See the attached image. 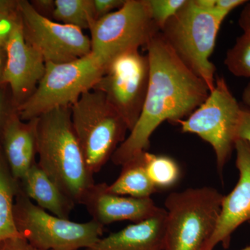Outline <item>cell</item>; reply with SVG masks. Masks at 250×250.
Instances as JSON below:
<instances>
[{"mask_svg": "<svg viewBox=\"0 0 250 250\" xmlns=\"http://www.w3.org/2000/svg\"><path fill=\"white\" fill-rule=\"evenodd\" d=\"M108 187L106 183L95 184L82 204L92 220L102 226L122 221L141 223L155 216L162 210L151 197L136 198L116 195L110 192Z\"/></svg>", "mask_w": 250, "mask_h": 250, "instance_id": "14", "label": "cell"}, {"mask_svg": "<svg viewBox=\"0 0 250 250\" xmlns=\"http://www.w3.org/2000/svg\"><path fill=\"white\" fill-rule=\"evenodd\" d=\"M108 189L116 195L136 198H149L159 191L147 173L145 152L122 166L119 177Z\"/></svg>", "mask_w": 250, "mask_h": 250, "instance_id": "18", "label": "cell"}, {"mask_svg": "<svg viewBox=\"0 0 250 250\" xmlns=\"http://www.w3.org/2000/svg\"><path fill=\"white\" fill-rule=\"evenodd\" d=\"M30 2L39 14L52 19L54 9V0H36Z\"/></svg>", "mask_w": 250, "mask_h": 250, "instance_id": "29", "label": "cell"}, {"mask_svg": "<svg viewBox=\"0 0 250 250\" xmlns=\"http://www.w3.org/2000/svg\"><path fill=\"white\" fill-rule=\"evenodd\" d=\"M166 210L155 216L100 238L85 250H164Z\"/></svg>", "mask_w": 250, "mask_h": 250, "instance_id": "16", "label": "cell"}, {"mask_svg": "<svg viewBox=\"0 0 250 250\" xmlns=\"http://www.w3.org/2000/svg\"><path fill=\"white\" fill-rule=\"evenodd\" d=\"M18 0H0V13L18 11Z\"/></svg>", "mask_w": 250, "mask_h": 250, "instance_id": "32", "label": "cell"}, {"mask_svg": "<svg viewBox=\"0 0 250 250\" xmlns=\"http://www.w3.org/2000/svg\"><path fill=\"white\" fill-rule=\"evenodd\" d=\"M0 250H42L31 245L22 237L10 238L0 244Z\"/></svg>", "mask_w": 250, "mask_h": 250, "instance_id": "27", "label": "cell"}, {"mask_svg": "<svg viewBox=\"0 0 250 250\" xmlns=\"http://www.w3.org/2000/svg\"><path fill=\"white\" fill-rule=\"evenodd\" d=\"M6 62V52L5 49L0 47V87L4 83V72Z\"/></svg>", "mask_w": 250, "mask_h": 250, "instance_id": "33", "label": "cell"}, {"mask_svg": "<svg viewBox=\"0 0 250 250\" xmlns=\"http://www.w3.org/2000/svg\"><path fill=\"white\" fill-rule=\"evenodd\" d=\"M242 100L246 105L247 108L250 109V82L246 85L242 94Z\"/></svg>", "mask_w": 250, "mask_h": 250, "instance_id": "34", "label": "cell"}, {"mask_svg": "<svg viewBox=\"0 0 250 250\" xmlns=\"http://www.w3.org/2000/svg\"><path fill=\"white\" fill-rule=\"evenodd\" d=\"M52 20L82 29H88L96 21L93 0H54Z\"/></svg>", "mask_w": 250, "mask_h": 250, "instance_id": "20", "label": "cell"}, {"mask_svg": "<svg viewBox=\"0 0 250 250\" xmlns=\"http://www.w3.org/2000/svg\"><path fill=\"white\" fill-rule=\"evenodd\" d=\"M4 49V83L9 85L16 108L35 91L45 73L46 62L26 41L21 17Z\"/></svg>", "mask_w": 250, "mask_h": 250, "instance_id": "12", "label": "cell"}, {"mask_svg": "<svg viewBox=\"0 0 250 250\" xmlns=\"http://www.w3.org/2000/svg\"><path fill=\"white\" fill-rule=\"evenodd\" d=\"M187 0H148L153 21L160 29L182 9Z\"/></svg>", "mask_w": 250, "mask_h": 250, "instance_id": "23", "label": "cell"}, {"mask_svg": "<svg viewBox=\"0 0 250 250\" xmlns=\"http://www.w3.org/2000/svg\"><path fill=\"white\" fill-rule=\"evenodd\" d=\"M224 195L215 188H189L165 200L164 250H205L218 224Z\"/></svg>", "mask_w": 250, "mask_h": 250, "instance_id": "3", "label": "cell"}, {"mask_svg": "<svg viewBox=\"0 0 250 250\" xmlns=\"http://www.w3.org/2000/svg\"><path fill=\"white\" fill-rule=\"evenodd\" d=\"M96 21L121 9L126 0H93Z\"/></svg>", "mask_w": 250, "mask_h": 250, "instance_id": "26", "label": "cell"}, {"mask_svg": "<svg viewBox=\"0 0 250 250\" xmlns=\"http://www.w3.org/2000/svg\"><path fill=\"white\" fill-rule=\"evenodd\" d=\"M74 130L92 173L100 172L126 139L127 125L104 94L92 89L70 107Z\"/></svg>", "mask_w": 250, "mask_h": 250, "instance_id": "6", "label": "cell"}, {"mask_svg": "<svg viewBox=\"0 0 250 250\" xmlns=\"http://www.w3.org/2000/svg\"><path fill=\"white\" fill-rule=\"evenodd\" d=\"M249 223L250 224V223Z\"/></svg>", "mask_w": 250, "mask_h": 250, "instance_id": "36", "label": "cell"}, {"mask_svg": "<svg viewBox=\"0 0 250 250\" xmlns=\"http://www.w3.org/2000/svg\"><path fill=\"white\" fill-rule=\"evenodd\" d=\"M238 24L245 34H250V2L248 1L238 18Z\"/></svg>", "mask_w": 250, "mask_h": 250, "instance_id": "31", "label": "cell"}, {"mask_svg": "<svg viewBox=\"0 0 250 250\" xmlns=\"http://www.w3.org/2000/svg\"><path fill=\"white\" fill-rule=\"evenodd\" d=\"M200 9L216 15L225 20L231 11L241 5L246 4V0H194Z\"/></svg>", "mask_w": 250, "mask_h": 250, "instance_id": "24", "label": "cell"}, {"mask_svg": "<svg viewBox=\"0 0 250 250\" xmlns=\"http://www.w3.org/2000/svg\"><path fill=\"white\" fill-rule=\"evenodd\" d=\"M149 80L147 55H143L136 49L112 60L93 89L104 94L130 131L141 116Z\"/></svg>", "mask_w": 250, "mask_h": 250, "instance_id": "10", "label": "cell"}, {"mask_svg": "<svg viewBox=\"0 0 250 250\" xmlns=\"http://www.w3.org/2000/svg\"><path fill=\"white\" fill-rule=\"evenodd\" d=\"M18 12L26 41L45 62H72L91 52L90 38L82 29L41 16L26 0H18Z\"/></svg>", "mask_w": 250, "mask_h": 250, "instance_id": "11", "label": "cell"}, {"mask_svg": "<svg viewBox=\"0 0 250 250\" xmlns=\"http://www.w3.org/2000/svg\"><path fill=\"white\" fill-rule=\"evenodd\" d=\"M241 250H250V244L249 246H246V248H243V249H242Z\"/></svg>", "mask_w": 250, "mask_h": 250, "instance_id": "35", "label": "cell"}, {"mask_svg": "<svg viewBox=\"0 0 250 250\" xmlns=\"http://www.w3.org/2000/svg\"><path fill=\"white\" fill-rule=\"evenodd\" d=\"M0 244H1V243H0Z\"/></svg>", "mask_w": 250, "mask_h": 250, "instance_id": "37", "label": "cell"}, {"mask_svg": "<svg viewBox=\"0 0 250 250\" xmlns=\"http://www.w3.org/2000/svg\"><path fill=\"white\" fill-rule=\"evenodd\" d=\"M89 31L92 53L107 67L118 56L146 47L160 29L148 0H126L121 9L95 21Z\"/></svg>", "mask_w": 250, "mask_h": 250, "instance_id": "9", "label": "cell"}, {"mask_svg": "<svg viewBox=\"0 0 250 250\" xmlns=\"http://www.w3.org/2000/svg\"><path fill=\"white\" fill-rule=\"evenodd\" d=\"M242 111L225 78L218 77L205 101L186 119L175 123L182 132L196 134L213 147L220 177L238 139Z\"/></svg>", "mask_w": 250, "mask_h": 250, "instance_id": "7", "label": "cell"}, {"mask_svg": "<svg viewBox=\"0 0 250 250\" xmlns=\"http://www.w3.org/2000/svg\"><path fill=\"white\" fill-rule=\"evenodd\" d=\"M22 192L38 207L63 219H69L75 203L66 196L57 184L36 162L21 181Z\"/></svg>", "mask_w": 250, "mask_h": 250, "instance_id": "17", "label": "cell"}, {"mask_svg": "<svg viewBox=\"0 0 250 250\" xmlns=\"http://www.w3.org/2000/svg\"><path fill=\"white\" fill-rule=\"evenodd\" d=\"M224 21L199 8L194 0H187L160 31L174 53L210 91L215 86V67L209 59Z\"/></svg>", "mask_w": 250, "mask_h": 250, "instance_id": "5", "label": "cell"}, {"mask_svg": "<svg viewBox=\"0 0 250 250\" xmlns=\"http://www.w3.org/2000/svg\"><path fill=\"white\" fill-rule=\"evenodd\" d=\"M20 20L18 11L0 13V47L4 48Z\"/></svg>", "mask_w": 250, "mask_h": 250, "instance_id": "25", "label": "cell"}, {"mask_svg": "<svg viewBox=\"0 0 250 250\" xmlns=\"http://www.w3.org/2000/svg\"><path fill=\"white\" fill-rule=\"evenodd\" d=\"M234 149L239 179L232 191L224 195L216 228L205 250H213L219 243L227 249L233 233L243 223L250 222V144L238 139Z\"/></svg>", "mask_w": 250, "mask_h": 250, "instance_id": "13", "label": "cell"}, {"mask_svg": "<svg viewBox=\"0 0 250 250\" xmlns=\"http://www.w3.org/2000/svg\"><path fill=\"white\" fill-rule=\"evenodd\" d=\"M14 109H7V100H6V93L4 90L1 89L0 87V135L2 134L3 128L9 117L10 113Z\"/></svg>", "mask_w": 250, "mask_h": 250, "instance_id": "30", "label": "cell"}, {"mask_svg": "<svg viewBox=\"0 0 250 250\" xmlns=\"http://www.w3.org/2000/svg\"><path fill=\"white\" fill-rule=\"evenodd\" d=\"M238 139L248 141L250 144V109L243 108L238 131Z\"/></svg>", "mask_w": 250, "mask_h": 250, "instance_id": "28", "label": "cell"}, {"mask_svg": "<svg viewBox=\"0 0 250 250\" xmlns=\"http://www.w3.org/2000/svg\"><path fill=\"white\" fill-rule=\"evenodd\" d=\"M145 159L148 176L158 190L170 188L179 182L180 167L172 158L146 151Z\"/></svg>", "mask_w": 250, "mask_h": 250, "instance_id": "21", "label": "cell"}, {"mask_svg": "<svg viewBox=\"0 0 250 250\" xmlns=\"http://www.w3.org/2000/svg\"><path fill=\"white\" fill-rule=\"evenodd\" d=\"M225 65L236 77L250 78V34H242L227 52Z\"/></svg>", "mask_w": 250, "mask_h": 250, "instance_id": "22", "label": "cell"}, {"mask_svg": "<svg viewBox=\"0 0 250 250\" xmlns=\"http://www.w3.org/2000/svg\"><path fill=\"white\" fill-rule=\"evenodd\" d=\"M20 234L42 250H79L90 248L103 236L104 228L94 220L79 223L56 216L34 205L19 191L14 205Z\"/></svg>", "mask_w": 250, "mask_h": 250, "instance_id": "8", "label": "cell"}, {"mask_svg": "<svg viewBox=\"0 0 250 250\" xmlns=\"http://www.w3.org/2000/svg\"><path fill=\"white\" fill-rule=\"evenodd\" d=\"M146 48L149 62L147 95L137 123L112 156L116 166L147 151L151 136L161 124L187 118L209 95L205 82L179 59L161 32Z\"/></svg>", "mask_w": 250, "mask_h": 250, "instance_id": "1", "label": "cell"}, {"mask_svg": "<svg viewBox=\"0 0 250 250\" xmlns=\"http://www.w3.org/2000/svg\"><path fill=\"white\" fill-rule=\"evenodd\" d=\"M36 133L39 166L75 205H82L95 183L74 130L70 107L41 115Z\"/></svg>", "mask_w": 250, "mask_h": 250, "instance_id": "2", "label": "cell"}, {"mask_svg": "<svg viewBox=\"0 0 250 250\" xmlns=\"http://www.w3.org/2000/svg\"><path fill=\"white\" fill-rule=\"evenodd\" d=\"M37 118L22 121L14 110L3 128L2 151L9 170L16 180H21L36 162Z\"/></svg>", "mask_w": 250, "mask_h": 250, "instance_id": "15", "label": "cell"}, {"mask_svg": "<svg viewBox=\"0 0 250 250\" xmlns=\"http://www.w3.org/2000/svg\"><path fill=\"white\" fill-rule=\"evenodd\" d=\"M106 67L92 52L72 62H46L35 91L15 109L22 121L27 122L56 108L71 107L83 94L93 89Z\"/></svg>", "mask_w": 250, "mask_h": 250, "instance_id": "4", "label": "cell"}, {"mask_svg": "<svg viewBox=\"0 0 250 250\" xmlns=\"http://www.w3.org/2000/svg\"><path fill=\"white\" fill-rule=\"evenodd\" d=\"M18 181L13 177L2 149H0V243L22 237L16 226L14 197L19 192Z\"/></svg>", "mask_w": 250, "mask_h": 250, "instance_id": "19", "label": "cell"}]
</instances>
